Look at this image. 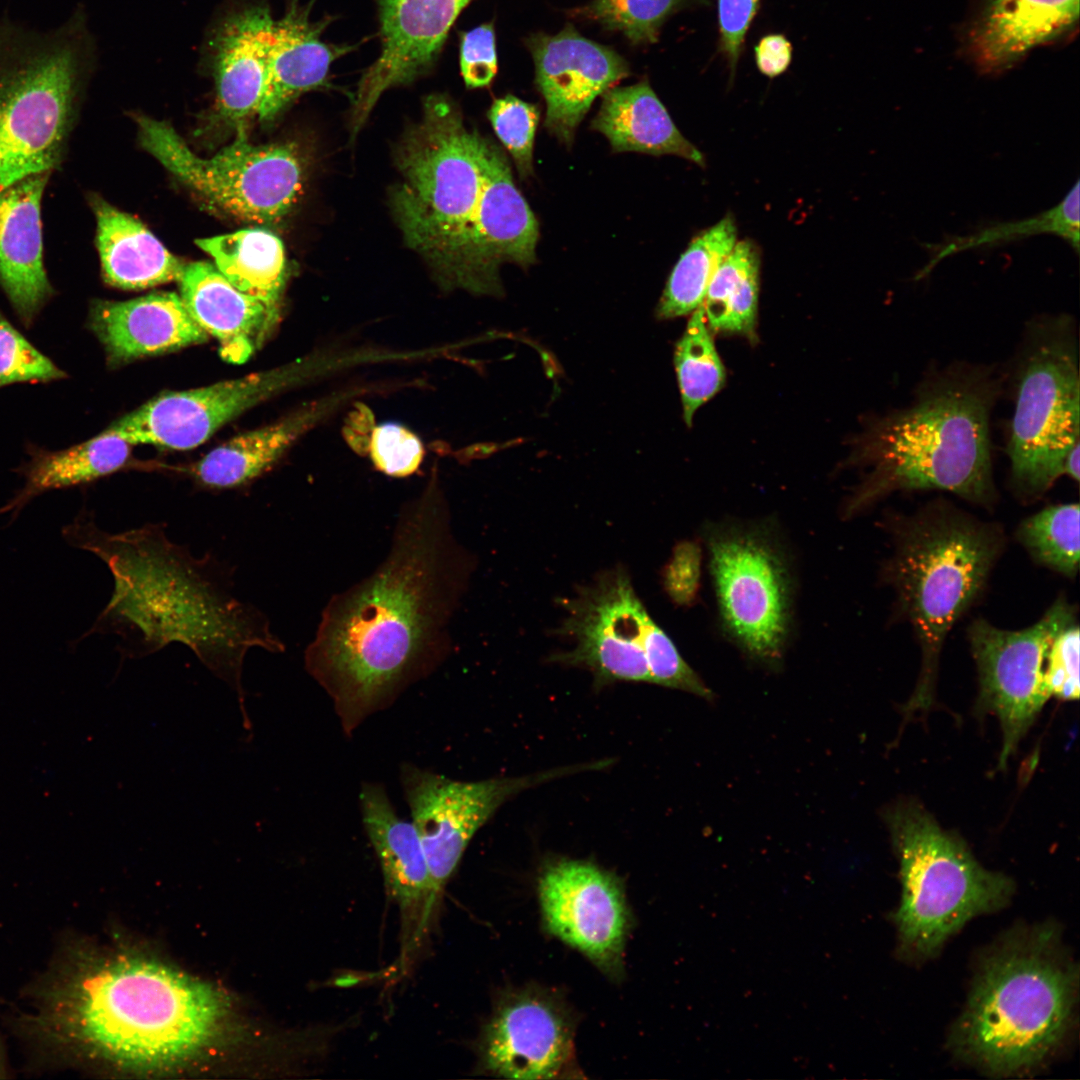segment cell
<instances>
[{
  "mask_svg": "<svg viewBox=\"0 0 1080 1080\" xmlns=\"http://www.w3.org/2000/svg\"><path fill=\"white\" fill-rule=\"evenodd\" d=\"M564 617L554 631L570 648L549 661L589 671L596 687L652 683L706 700L713 692L651 618L622 566L603 570L561 599Z\"/></svg>",
  "mask_w": 1080,
  "mask_h": 1080,
  "instance_id": "cell-10",
  "label": "cell"
},
{
  "mask_svg": "<svg viewBox=\"0 0 1080 1080\" xmlns=\"http://www.w3.org/2000/svg\"><path fill=\"white\" fill-rule=\"evenodd\" d=\"M52 173L32 174L0 189V286L26 326L55 293L44 266L41 222Z\"/></svg>",
  "mask_w": 1080,
  "mask_h": 1080,
  "instance_id": "cell-22",
  "label": "cell"
},
{
  "mask_svg": "<svg viewBox=\"0 0 1080 1080\" xmlns=\"http://www.w3.org/2000/svg\"><path fill=\"white\" fill-rule=\"evenodd\" d=\"M88 200L96 219V246L106 283L137 290L180 279L186 264L139 220L96 194Z\"/></svg>",
  "mask_w": 1080,
  "mask_h": 1080,
  "instance_id": "cell-28",
  "label": "cell"
},
{
  "mask_svg": "<svg viewBox=\"0 0 1080 1080\" xmlns=\"http://www.w3.org/2000/svg\"><path fill=\"white\" fill-rule=\"evenodd\" d=\"M5 1072H6V1070H5V1067H4L3 1055H2V1052H1V1048H0V1078L5 1077Z\"/></svg>",
  "mask_w": 1080,
  "mask_h": 1080,
  "instance_id": "cell-47",
  "label": "cell"
},
{
  "mask_svg": "<svg viewBox=\"0 0 1080 1080\" xmlns=\"http://www.w3.org/2000/svg\"><path fill=\"white\" fill-rule=\"evenodd\" d=\"M275 20L264 4L238 8L217 25L211 39L216 110L238 125L257 115L268 79Z\"/></svg>",
  "mask_w": 1080,
  "mask_h": 1080,
  "instance_id": "cell-23",
  "label": "cell"
},
{
  "mask_svg": "<svg viewBox=\"0 0 1080 1080\" xmlns=\"http://www.w3.org/2000/svg\"><path fill=\"white\" fill-rule=\"evenodd\" d=\"M591 128L602 133L616 152L669 154L705 166L700 150L678 130L646 80L606 90Z\"/></svg>",
  "mask_w": 1080,
  "mask_h": 1080,
  "instance_id": "cell-29",
  "label": "cell"
},
{
  "mask_svg": "<svg viewBox=\"0 0 1080 1080\" xmlns=\"http://www.w3.org/2000/svg\"><path fill=\"white\" fill-rule=\"evenodd\" d=\"M708 327L703 306L691 314L674 352L685 423L724 385L725 370Z\"/></svg>",
  "mask_w": 1080,
  "mask_h": 1080,
  "instance_id": "cell-35",
  "label": "cell"
},
{
  "mask_svg": "<svg viewBox=\"0 0 1080 1080\" xmlns=\"http://www.w3.org/2000/svg\"><path fill=\"white\" fill-rule=\"evenodd\" d=\"M473 569L433 481L400 512L385 561L329 600L305 650L347 735L444 660Z\"/></svg>",
  "mask_w": 1080,
  "mask_h": 1080,
  "instance_id": "cell-1",
  "label": "cell"
},
{
  "mask_svg": "<svg viewBox=\"0 0 1080 1080\" xmlns=\"http://www.w3.org/2000/svg\"><path fill=\"white\" fill-rule=\"evenodd\" d=\"M62 534L102 560L113 578L108 603L83 637L115 634L128 658L183 644L240 696L248 650L284 651L266 615L237 595L233 569L209 553L195 556L162 523L110 533L82 511Z\"/></svg>",
  "mask_w": 1080,
  "mask_h": 1080,
  "instance_id": "cell-3",
  "label": "cell"
},
{
  "mask_svg": "<svg viewBox=\"0 0 1080 1080\" xmlns=\"http://www.w3.org/2000/svg\"><path fill=\"white\" fill-rule=\"evenodd\" d=\"M89 326L108 361L119 364L207 341L179 294L154 293L127 301L95 300Z\"/></svg>",
  "mask_w": 1080,
  "mask_h": 1080,
  "instance_id": "cell-24",
  "label": "cell"
},
{
  "mask_svg": "<svg viewBox=\"0 0 1080 1080\" xmlns=\"http://www.w3.org/2000/svg\"><path fill=\"white\" fill-rule=\"evenodd\" d=\"M760 3L761 0H717L719 51L726 58L732 75Z\"/></svg>",
  "mask_w": 1080,
  "mask_h": 1080,
  "instance_id": "cell-44",
  "label": "cell"
},
{
  "mask_svg": "<svg viewBox=\"0 0 1080 1080\" xmlns=\"http://www.w3.org/2000/svg\"><path fill=\"white\" fill-rule=\"evenodd\" d=\"M21 1034L62 1062L162 1068L209 1050L230 1005L214 985L164 963L63 943L35 985Z\"/></svg>",
  "mask_w": 1080,
  "mask_h": 1080,
  "instance_id": "cell-2",
  "label": "cell"
},
{
  "mask_svg": "<svg viewBox=\"0 0 1080 1080\" xmlns=\"http://www.w3.org/2000/svg\"><path fill=\"white\" fill-rule=\"evenodd\" d=\"M1079 186V180H1077L1074 187L1056 207L1041 215L1015 223L993 225L978 233L938 245L937 249H933L932 258L916 278L920 279L928 275L939 260L952 253L983 245H994L1037 233H1054L1068 241L1078 253L1080 226Z\"/></svg>",
  "mask_w": 1080,
  "mask_h": 1080,
  "instance_id": "cell-37",
  "label": "cell"
},
{
  "mask_svg": "<svg viewBox=\"0 0 1080 1080\" xmlns=\"http://www.w3.org/2000/svg\"><path fill=\"white\" fill-rule=\"evenodd\" d=\"M1078 990L1077 963L1055 924L1013 928L979 959L949 1046L990 1076L1036 1072L1071 1036Z\"/></svg>",
  "mask_w": 1080,
  "mask_h": 1080,
  "instance_id": "cell-6",
  "label": "cell"
},
{
  "mask_svg": "<svg viewBox=\"0 0 1080 1080\" xmlns=\"http://www.w3.org/2000/svg\"><path fill=\"white\" fill-rule=\"evenodd\" d=\"M314 2L290 0L274 23L268 79L257 113L262 122L273 121L303 93L327 86L332 63L351 51V46L322 39L331 18L312 20Z\"/></svg>",
  "mask_w": 1080,
  "mask_h": 1080,
  "instance_id": "cell-26",
  "label": "cell"
},
{
  "mask_svg": "<svg viewBox=\"0 0 1080 1080\" xmlns=\"http://www.w3.org/2000/svg\"><path fill=\"white\" fill-rule=\"evenodd\" d=\"M460 70L467 88L488 86L497 73L495 32L492 24H483L462 35Z\"/></svg>",
  "mask_w": 1080,
  "mask_h": 1080,
  "instance_id": "cell-43",
  "label": "cell"
},
{
  "mask_svg": "<svg viewBox=\"0 0 1080 1080\" xmlns=\"http://www.w3.org/2000/svg\"><path fill=\"white\" fill-rule=\"evenodd\" d=\"M401 175L392 211L406 244L429 264L439 284L476 295H503L491 276L487 249L504 172L505 153L469 130L456 105L431 94L421 119L395 152Z\"/></svg>",
  "mask_w": 1080,
  "mask_h": 1080,
  "instance_id": "cell-4",
  "label": "cell"
},
{
  "mask_svg": "<svg viewBox=\"0 0 1080 1080\" xmlns=\"http://www.w3.org/2000/svg\"><path fill=\"white\" fill-rule=\"evenodd\" d=\"M535 64V83L546 102L544 126L571 145L575 131L597 96L630 74L613 49L591 41L567 25L556 35L535 34L527 41Z\"/></svg>",
  "mask_w": 1080,
  "mask_h": 1080,
  "instance_id": "cell-20",
  "label": "cell"
},
{
  "mask_svg": "<svg viewBox=\"0 0 1080 1080\" xmlns=\"http://www.w3.org/2000/svg\"><path fill=\"white\" fill-rule=\"evenodd\" d=\"M1078 19L1079 0H985L966 38L968 54L983 73H999L1070 33Z\"/></svg>",
  "mask_w": 1080,
  "mask_h": 1080,
  "instance_id": "cell-25",
  "label": "cell"
},
{
  "mask_svg": "<svg viewBox=\"0 0 1080 1080\" xmlns=\"http://www.w3.org/2000/svg\"><path fill=\"white\" fill-rule=\"evenodd\" d=\"M142 147L210 205L243 220L271 224L295 206L302 164L288 143L255 145L244 124L235 139L211 157L193 152L167 122L138 116Z\"/></svg>",
  "mask_w": 1080,
  "mask_h": 1080,
  "instance_id": "cell-12",
  "label": "cell"
},
{
  "mask_svg": "<svg viewBox=\"0 0 1080 1080\" xmlns=\"http://www.w3.org/2000/svg\"><path fill=\"white\" fill-rule=\"evenodd\" d=\"M367 450L374 466L393 477L411 475L418 469L424 457L421 440L398 423L375 426Z\"/></svg>",
  "mask_w": 1080,
  "mask_h": 1080,
  "instance_id": "cell-41",
  "label": "cell"
},
{
  "mask_svg": "<svg viewBox=\"0 0 1080 1080\" xmlns=\"http://www.w3.org/2000/svg\"><path fill=\"white\" fill-rule=\"evenodd\" d=\"M1001 388L991 368H948L927 379L909 405L875 420L854 447V462L869 470L845 516L908 490H944L992 504L989 424Z\"/></svg>",
  "mask_w": 1080,
  "mask_h": 1080,
  "instance_id": "cell-5",
  "label": "cell"
},
{
  "mask_svg": "<svg viewBox=\"0 0 1080 1080\" xmlns=\"http://www.w3.org/2000/svg\"><path fill=\"white\" fill-rule=\"evenodd\" d=\"M304 367L252 373L206 387L159 394L109 426L135 444L188 450L247 409L295 384Z\"/></svg>",
  "mask_w": 1080,
  "mask_h": 1080,
  "instance_id": "cell-17",
  "label": "cell"
},
{
  "mask_svg": "<svg viewBox=\"0 0 1080 1080\" xmlns=\"http://www.w3.org/2000/svg\"><path fill=\"white\" fill-rule=\"evenodd\" d=\"M180 297L196 323L219 344L223 359L240 364L280 319L260 301L240 292L209 262L185 265Z\"/></svg>",
  "mask_w": 1080,
  "mask_h": 1080,
  "instance_id": "cell-27",
  "label": "cell"
},
{
  "mask_svg": "<svg viewBox=\"0 0 1080 1080\" xmlns=\"http://www.w3.org/2000/svg\"><path fill=\"white\" fill-rule=\"evenodd\" d=\"M217 270L240 292L281 314L288 270L282 241L262 228L196 240Z\"/></svg>",
  "mask_w": 1080,
  "mask_h": 1080,
  "instance_id": "cell-32",
  "label": "cell"
},
{
  "mask_svg": "<svg viewBox=\"0 0 1080 1080\" xmlns=\"http://www.w3.org/2000/svg\"><path fill=\"white\" fill-rule=\"evenodd\" d=\"M1079 628L1074 623L1054 639L1046 665L1050 696L1072 701L1079 697Z\"/></svg>",
  "mask_w": 1080,
  "mask_h": 1080,
  "instance_id": "cell-42",
  "label": "cell"
},
{
  "mask_svg": "<svg viewBox=\"0 0 1080 1080\" xmlns=\"http://www.w3.org/2000/svg\"><path fill=\"white\" fill-rule=\"evenodd\" d=\"M1079 515L1078 503L1046 507L1022 521L1017 537L1034 560L1074 577L1079 567Z\"/></svg>",
  "mask_w": 1080,
  "mask_h": 1080,
  "instance_id": "cell-36",
  "label": "cell"
},
{
  "mask_svg": "<svg viewBox=\"0 0 1080 1080\" xmlns=\"http://www.w3.org/2000/svg\"><path fill=\"white\" fill-rule=\"evenodd\" d=\"M701 549L694 541L675 546L664 569V588L670 598L681 606L696 600L700 586Z\"/></svg>",
  "mask_w": 1080,
  "mask_h": 1080,
  "instance_id": "cell-45",
  "label": "cell"
},
{
  "mask_svg": "<svg viewBox=\"0 0 1080 1080\" xmlns=\"http://www.w3.org/2000/svg\"><path fill=\"white\" fill-rule=\"evenodd\" d=\"M885 818L900 868L901 896L893 921L897 950L905 960L935 957L970 920L1011 901L1014 881L982 866L919 803L899 802Z\"/></svg>",
  "mask_w": 1080,
  "mask_h": 1080,
  "instance_id": "cell-8",
  "label": "cell"
},
{
  "mask_svg": "<svg viewBox=\"0 0 1080 1080\" xmlns=\"http://www.w3.org/2000/svg\"><path fill=\"white\" fill-rule=\"evenodd\" d=\"M1075 623L1073 607L1058 599L1041 619L1022 630L999 629L983 619L968 631L980 684V703L999 720L1004 768L1046 701L1049 650L1056 636Z\"/></svg>",
  "mask_w": 1080,
  "mask_h": 1080,
  "instance_id": "cell-14",
  "label": "cell"
},
{
  "mask_svg": "<svg viewBox=\"0 0 1080 1080\" xmlns=\"http://www.w3.org/2000/svg\"><path fill=\"white\" fill-rule=\"evenodd\" d=\"M1001 546L998 528L946 504L902 525L886 575L920 644L918 687L933 690L944 640L984 589Z\"/></svg>",
  "mask_w": 1080,
  "mask_h": 1080,
  "instance_id": "cell-9",
  "label": "cell"
},
{
  "mask_svg": "<svg viewBox=\"0 0 1080 1080\" xmlns=\"http://www.w3.org/2000/svg\"><path fill=\"white\" fill-rule=\"evenodd\" d=\"M758 70L769 78L783 74L791 64L793 48L783 34H768L754 48Z\"/></svg>",
  "mask_w": 1080,
  "mask_h": 1080,
  "instance_id": "cell-46",
  "label": "cell"
},
{
  "mask_svg": "<svg viewBox=\"0 0 1080 1080\" xmlns=\"http://www.w3.org/2000/svg\"><path fill=\"white\" fill-rule=\"evenodd\" d=\"M759 269L756 244L736 242L714 272L702 303L711 331L755 338Z\"/></svg>",
  "mask_w": 1080,
  "mask_h": 1080,
  "instance_id": "cell-33",
  "label": "cell"
},
{
  "mask_svg": "<svg viewBox=\"0 0 1080 1080\" xmlns=\"http://www.w3.org/2000/svg\"><path fill=\"white\" fill-rule=\"evenodd\" d=\"M574 1033V1016L555 994L536 988L510 992L480 1035V1067L505 1078L575 1077Z\"/></svg>",
  "mask_w": 1080,
  "mask_h": 1080,
  "instance_id": "cell-18",
  "label": "cell"
},
{
  "mask_svg": "<svg viewBox=\"0 0 1080 1080\" xmlns=\"http://www.w3.org/2000/svg\"><path fill=\"white\" fill-rule=\"evenodd\" d=\"M706 3L707 0H592L576 9L575 14L622 33L633 44H651L658 40L669 16L682 8Z\"/></svg>",
  "mask_w": 1080,
  "mask_h": 1080,
  "instance_id": "cell-38",
  "label": "cell"
},
{
  "mask_svg": "<svg viewBox=\"0 0 1080 1080\" xmlns=\"http://www.w3.org/2000/svg\"><path fill=\"white\" fill-rule=\"evenodd\" d=\"M66 374L0 313V388L23 382H51Z\"/></svg>",
  "mask_w": 1080,
  "mask_h": 1080,
  "instance_id": "cell-40",
  "label": "cell"
},
{
  "mask_svg": "<svg viewBox=\"0 0 1080 1080\" xmlns=\"http://www.w3.org/2000/svg\"><path fill=\"white\" fill-rule=\"evenodd\" d=\"M540 112L513 95L496 99L488 111L492 127L510 152L522 178L532 174L533 145Z\"/></svg>",
  "mask_w": 1080,
  "mask_h": 1080,
  "instance_id": "cell-39",
  "label": "cell"
},
{
  "mask_svg": "<svg viewBox=\"0 0 1080 1080\" xmlns=\"http://www.w3.org/2000/svg\"><path fill=\"white\" fill-rule=\"evenodd\" d=\"M707 546L724 629L750 658L777 665L790 634L793 592L781 547L766 529L736 524L711 527Z\"/></svg>",
  "mask_w": 1080,
  "mask_h": 1080,
  "instance_id": "cell-13",
  "label": "cell"
},
{
  "mask_svg": "<svg viewBox=\"0 0 1080 1080\" xmlns=\"http://www.w3.org/2000/svg\"><path fill=\"white\" fill-rule=\"evenodd\" d=\"M595 767L599 764L466 782L403 765L402 786L436 891L442 893L472 837L503 803L537 784Z\"/></svg>",
  "mask_w": 1080,
  "mask_h": 1080,
  "instance_id": "cell-15",
  "label": "cell"
},
{
  "mask_svg": "<svg viewBox=\"0 0 1080 1080\" xmlns=\"http://www.w3.org/2000/svg\"><path fill=\"white\" fill-rule=\"evenodd\" d=\"M736 231L727 215L692 239L668 277L656 309L659 319L685 316L702 305L714 272L737 242Z\"/></svg>",
  "mask_w": 1080,
  "mask_h": 1080,
  "instance_id": "cell-34",
  "label": "cell"
},
{
  "mask_svg": "<svg viewBox=\"0 0 1080 1080\" xmlns=\"http://www.w3.org/2000/svg\"><path fill=\"white\" fill-rule=\"evenodd\" d=\"M1073 321L1066 315L1032 321L1017 363L1015 406L1007 455L1011 482L1037 498L1064 475L1080 446V378Z\"/></svg>",
  "mask_w": 1080,
  "mask_h": 1080,
  "instance_id": "cell-11",
  "label": "cell"
},
{
  "mask_svg": "<svg viewBox=\"0 0 1080 1080\" xmlns=\"http://www.w3.org/2000/svg\"><path fill=\"white\" fill-rule=\"evenodd\" d=\"M93 59L80 8L49 32L0 19V189L62 167Z\"/></svg>",
  "mask_w": 1080,
  "mask_h": 1080,
  "instance_id": "cell-7",
  "label": "cell"
},
{
  "mask_svg": "<svg viewBox=\"0 0 1080 1080\" xmlns=\"http://www.w3.org/2000/svg\"><path fill=\"white\" fill-rule=\"evenodd\" d=\"M538 893L549 932L620 977L632 923L621 880L594 863L562 859L545 866Z\"/></svg>",
  "mask_w": 1080,
  "mask_h": 1080,
  "instance_id": "cell-16",
  "label": "cell"
},
{
  "mask_svg": "<svg viewBox=\"0 0 1080 1080\" xmlns=\"http://www.w3.org/2000/svg\"><path fill=\"white\" fill-rule=\"evenodd\" d=\"M360 804L386 890L400 913L401 962L405 963L427 938L441 894L434 887L415 827L398 817L384 787L364 783Z\"/></svg>",
  "mask_w": 1080,
  "mask_h": 1080,
  "instance_id": "cell-21",
  "label": "cell"
},
{
  "mask_svg": "<svg viewBox=\"0 0 1080 1080\" xmlns=\"http://www.w3.org/2000/svg\"><path fill=\"white\" fill-rule=\"evenodd\" d=\"M470 0H376L381 51L363 73L352 104L355 136L381 95L428 73Z\"/></svg>",
  "mask_w": 1080,
  "mask_h": 1080,
  "instance_id": "cell-19",
  "label": "cell"
},
{
  "mask_svg": "<svg viewBox=\"0 0 1080 1080\" xmlns=\"http://www.w3.org/2000/svg\"><path fill=\"white\" fill-rule=\"evenodd\" d=\"M327 410V405H311L277 423L239 434L211 450L187 472L207 489L242 488L269 471Z\"/></svg>",
  "mask_w": 1080,
  "mask_h": 1080,
  "instance_id": "cell-30",
  "label": "cell"
},
{
  "mask_svg": "<svg viewBox=\"0 0 1080 1080\" xmlns=\"http://www.w3.org/2000/svg\"><path fill=\"white\" fill-rule=\"evenodd\" d=\"M133 445L109 427L99 435L60 451L38 450L20 470L25 483L0 509L15 519L44 492L83 485L124 468Z\"/></svg>",
  "mask_w": 1080,
  "mask_h": 1080,
  "instance_id": "cell-31",
  "label": "cell"
}]
</instances>
